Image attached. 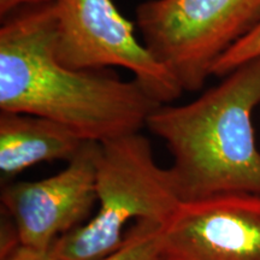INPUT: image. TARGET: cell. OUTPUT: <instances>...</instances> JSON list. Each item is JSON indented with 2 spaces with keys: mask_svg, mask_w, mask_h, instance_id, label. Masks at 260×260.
Masks as SVG:
<instances>
[{
  "mask_svg": "<svg viewBox=\"0 0 260 260\" xmlns=\"http://www.w3.org/2000/svg\"><path fill=\"white\" fill-rule=\"evenodd\" d=\"M160 260H260V195L182 201L164 224Z\"/></svg>",
  "mask_w": 260,
  "mask_h": 260,
  "instance_id": "obj_7",
  "label": "cell"
},
{
  "mask_svg": "<svg viewBox=\"0 0 260 260\" xmlns=\"http://www.w3.org/2000/svg\"><path fill=\"white\" fill-rule=\"evenodd\" d=\"M99 145L84 142L67 167L53 176L6 184L2 205L14 222L21 245L48 249L90 218L96 206Z\"/></svg>",
  "mask_w": 260,
  "mask_h": 260,
  "instance_id": "obj_6",
  "label": "cell"
},
{
  "mask_svg": "<svg viewBox=\"0 0 260 260\" xmlns=\"http://www.w3.org/2000/svg\"><path fill=\"white\" fill-rule=\"evenodd\" d=\"M164 224L139 220L126 232L115 251L96 260H160Z\"/></svg>",
  "mask_w": 260,
  "mask_h": 260,
  "instance_id": "obj_9",
  "label": "cell"
},
{
  "mask_svg": "<svg viewBox=\"0 0 260 260\" xmlns=\"http://www.w3.org/2000/svg\"><path fill=\"white\" fill-rule=\"evenodd\" d=\"M86 140L60 123L23 112L0 111V175L15 178L28 168L69 161Z\"/></svg>",
  "mask_w": 260,
  "mask_h": 260,
  "instance_id": "obj_8",
  "label": "cell"
},
{
  "mask_svg": "<svg viewBox=\"0 0 260 260\" xmlns=\"http://www.w3.org/2000/svg\"><path fill=\"white\" fill-rule=\"evenodd\" d=\"M2 260H58L56 243L48 249H35L16 242L2 249Z\"/></svg>",
  "mask_w": 260,
  "mask_h": 260,
  "instance_id": "obj_11",
  "label": "cell"
},
{
  "mask_svg": "<svg viewBox=\"0 0 260 260\" xmlns=\"http://www.w3.org/2000/svg\"><path fill=\"white\" fill-rule=\"evenodd\" d=\"M56 56L76 70H106L119 67L160 105L184 92L123 16L113 0H54Z\"/></svg>",
  "mask_w": 260,
  "mask_h": 260,
  "instance_id": "obj_5",
  "label": "cell"
},
{
  "mask_svg": "<svg viewBox=\"0 0 260 260\" xmlns=\"http://www.w3.org/2000/svg\"><path fill=\"white\" fill-rule=\"evenodd\" d=\"M0 111L58 122L86 141L139 133L160 104L136 80L110 70H76L56 56L53 2L2 18Z\"/></svg>",
  "mask_w": 260,
  "mask_h": 260,
  "instance_id": "obj_1",
  "label": "cell"
},
{
  "mask_svg": "<svg viewBox=\"0 0 260 260\" xmlns=\"http://www.w3.org/2000/svg\"><path fill=\"white\" fill-rule=\"evenodd\" d=\"M260 23V0H146L136 9L142 41L183 90L197 92L213 67Z\"/></svg>",
  "mask_w": 260,
  "mask_h": 260,
  "instance_id": "obj_4",
  "label": "cell"
},
{
  "mask_svg": "<svg viewBox=\"0 0 260 260\" xmlns=\"http://www.w3.org/2000/svg\"><path fill=\"white\" fill-rule=\"evenodd\" d=\"M260 58V23L224 53L213 67V76L224 77L240 65Z\"/></svg>",
  "mask_w": 260,
  "mask_h": 260,
  "instance_id": "obj_10",
  "label": "cell"
},
{
  "mask_svg": "<svg viewBox=\"0 0 260 260\" xmlns=\"http://www.w3.org/2000/svg\"><path fill=\"white\" fill-rule=\"evenodd\" d=\"M52 2H54V0H0V17L4 18L16 10L22 8L48 4Z\"/></svg>",
  "mask_w": 260,
  "mask_h": 260,
  "instance_id": "obj_12",
  "label": "cell"
},
{
  "mask_svg": "<svg viewBox=\"0 0 260 260\" xmlns=\"http://www.w3.org/2000/svg\"><path fill=\"white\" fill-rule=\"evenodd\" d=\"M95 191V213L58 240V260L102 258L123 242L130 222L165 224L182 203L170 169L159 167L140 132L100 142Z\"/></svg>",
  "mask_w": 260,
  "mask_h": 260,
  "instance_id": "obj_3",
  "label": "cell"
},
{
  "mask_svg": "<svg viewBox=\"0 0 260 260\" xmlns=\"http://www.w3.org/2000/svg\"><path fill=\"white\" fill-rule=\"evenodd\" d=\"M260 104V58L184 105H160L149 132L165 142L182 201L224 193L260 195V152L252 113Z\"/></svg>",
  "mask_w": 260,
  "mask_h": 260,
  "instance_id": "obj_2",
  "label": "cell"
}]
</instances>
